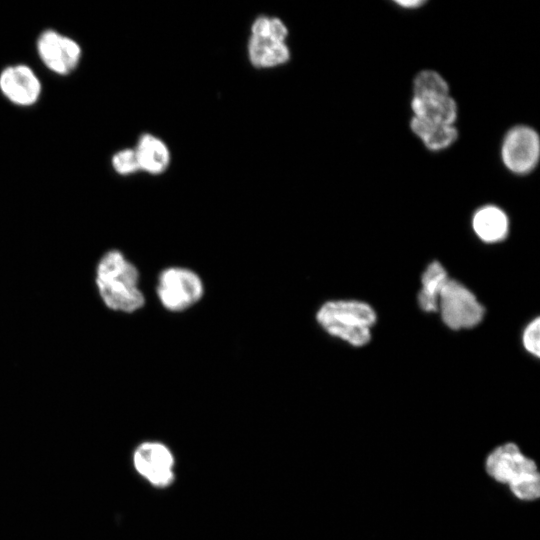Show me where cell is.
<instances>
[{
    "mask_svg": "<svg viewBox=\"0 0 540 540\" xmlns=\"http://www.w3.org/2000/svg\"><path fill=\"white\" fill-rule=\"evenodd\" d=\"M539 158L540 138L532 127L516 125L507 131L501 145V159L510 172L529 174L537 166Z\"/></svg>",
    "mask_w": 540,
    "mask_h": 540,
    "instance_id": "cell-6",
    "label": "cell"
},
{
    "mask_svg": "<svg viewBox=\"0 0 540 540\" xmlns=\"http://www.w3.org/2000/svg\"><path fill=\"white\" fill-rule=\"evenodd\" d=\"M522 344L525 350L535 357L540 355V319L536 317L524 328Z\"/></svg>",
    "mask_w": 540,
    "mask_h": 540,
    "instance_id": "cell-18",
    "label": "cell"
},
{
    "mask_svg": "<svg viewBox=\"0 0 540 540\" xmlns=\"http://www.w3.org/2000/svg\"><path fill=\"white\" fill-rule=\"evenodd\" d=\"M155 292L166 311L181 313L202 300L205 286L201 276L193 269L172 265L158 273Z\"/></svg>",
    "mask_w": 540,
    "mask_h": 540,
    "instance_id": "cell-4",
    "label": "cell"
},
{
    "mask_svg": "<svg viewBox=\"0 0 540 540\" xmlns=\"http://www.w3.org/2000/svg\"><path fill=\"white\" fill-rule=\"evenodd\" d=\"M449 279L448 273L438 261L430 262L421 275L418 304L424 312H437L439 294Z\"/></svg>",
    "mask_w": 540,
    "mask_h": 540,
    "instance_id": "cell-15",
    "label": "cell"
},
{
    "mask_svg": "<svg viewBox=\"0 0 540 540\" xmlns=\"http://www.w3.org/2000/svg\"><path fill=\"white\" fill-rule=\"evenodd\" d=\"M411 109L413 117L442 125H453L458 115L457 103L450 95L432 98L413 97Z\"/></svg>",
    "mask_w": 540,
    "mask_h": 540,
    "instance_id": "cell-11",
    "label": "cell"
},
{
    "mask_svg": "<svg viewBox=\"0 0 540 540\" xmlns=\"http://www.w3.org/2000/svg\"><path fill=\"white\" fill-rule=\"evenodd\" d=\"M376 321L372 306L356 299L328 300L316 311V322L327 334L354 347L370 342Z\"/></svg>",
    "mask_w": 540,
    "mask_h": 540,
    "instance_id": "cell-3",
    "label": "cell"
},
{
    "mask_svg": "<svg viewBox=\"0 0 540 540\" xmlns=\"http://www.w3.org/2000/svg\"><path fill=\"white\" fill-rule=\"evenodd\" d=\"M486 474L508 486L520 501L532 502L540 497V472L534 459L524 454L515 442L493 448L484 460Z\"/></svg>",
    "mask_w": 540,
    "mask_h": 540,
    "instance_id": "cell-2",
    "label": "cell"
},
{
    "mask_svg": "<svg viewBox=\"0 0 540 540\" xmlns=\"http://www.w3.org/2000/svg\"><path fill=\"white\" fill-rule=\"evenodd\" d=\"M472 228L481 241L489 244L498 243L508 236L509 219L501 208L485 205L473 214Z\"/></svg>",
    "mask_w": 540,
    "mask_h": 540,
    "instance_id": "cell-10",
    "label": "cell"
},
{
    "mask_svg": "<svg viewBox=\"0 0 540 540\" xmlns=\"http://www.w3.org/2000/svg\"><path fill=\"white\" fill-rule=\"evenodd\" d=\"M425 3L426 2L423 1V0L395 1V4H397V5L401 6V7L407 8V9L419 8Z\"/></svg>",
    "mask_w": 540,
    "mask_h": 540,
    "instance_id": "cell-19",
    "label": "cell"
},
{
    "mask_svg": "<svg viewBox=\"0 0 540 540\" xmlns=\"http://www.w3.org/2000/svg\"><path fill=\"white\" fill-rule=\"evenodd\" d=\"M133 466L151 485L164 488L174 480V456L163 443L146 441L133 452Z\"/></svg>",
    "mask_w": 540,
    "mask_h": 540,
    "instance_id": "cell-7",
    "label": "cell"
},
{
    "mask_svg": "<svg viewBox=\"0 0 540 540\" xmlns=\"http://www.w3.org/2000/svg\"><path fill=\"white\" fill-rule=\"evenodd\" d=\"M135 152L140 170L149 174H162L169 166L170 151L167 145L154 135L148 133L142 135Z\"/></svg>",
    "mask_w": 540,
    "mask_h": 540,
    "instance_id": "cell-12",
    "label": "cell"
},
{
    "mask_svg": "<svg viewBox=\"0 0 540 540\" xmlns=\"http://www.w3.org/2000/svg\"><path fill=\"white\" fill-rule=\"evenodd\" d=\"M95 285L102 302L112 311L130 314L146 303L138 268L118 249L101 256L95 269Z\"/></svg>",
    "mask_w": 540,
    "mask_h": 540,
    "instance_id": "cell-1",
    "label": "cell"
},
{
    "mask_svg": "<svg viewBox=\"0 0 540 540\" xmlns=\"http://www.w3.org/2000/svg\"><path fill=\"white\" fill-rule=\"evenodd\" d=\"M437 312L448 328L462 330L477 326L485 308L469 288L449 278L439 294Z\"/></svg>",
    "mask_w": 540,
    "mask_h": 540,
    "instance_id": "cell-5",
    "label": "cell"
},
{
    "mask_svg": "<svg viewBox=\"0 0 540 540\" xmlns=\"http://www.w3.org/2000/svg\"><path fill=\"white\" fill-rule=\"evenodd\" d=\"M410 129L428 150L434 152L450 147L458 138V130L454 125L430 123L413 116Z\"/></svg>",
    "mask_w": 540,
    "mask_h": 540,
    "instance_id": "cell-14",
    "label": "cell"
},
{
    "mask_svg": "<svg viewBox=\"0 0 540 540\" xmlns=\"http://www.w3.org/2000/svg\"><path fill=\"white\" fill-rule=\"evenodd\" d=\"M112 166L120 175H130L140 170L135 149H123L112 157Z\"/></svg>",
    "mask_w": 540,
    "mask_h": 540,
    "instance_id": "cell-17",
    "label": "cell"
},
{
    "mask_svg": "<svg viewBox=\"0 0 540 540\" xmlns=\"http://www.w3.org/2000/svg\"><path fill=\"white\" fill-rule=\"evenodd\" d=\"M37 52L43 64L59 75L71 73L81 58V47L72 38L55 30L43 31L37 39Z\"/></svg>",
    "mask_w": 540,
    "mask_h": 540,
    "instance_id": "cell-8",
    "label": "cell"
},
{
    "mask_svg": "<svg viewBox=\"0 0 540 540\" xmlns=\"http://www.w3.org/2000/svg\"><path fill=\"white\" fill-rule=\"evenodd\" d=\"M0 90L12 103L29 106L37 102L41 94V83L27 65L8 66L0 73Z\"/></svg>",
    "mask_w": 540,
    "mask_h": 540,
    "instance_id": "cell-9",
    "label": "cell"
},
{
    "mask_svg": "<svg viewBox=\"0 0 540 540\" xmlns=\"http://www.w3.org/2000/svg\"><path fill=\"white\" fill-rule=\"evenodd\" d=\"M247 51L251 64L258 68L276 67L290 59V50L286 43L269 38L251 36Z\"/></svg>",
    "mask_w": 540,
    "mask_h": 540,
    "instance_id": "cell-13",
    "label": "cell"
},
{
    "mask_svg": "<svg viewBox=\"0 0 540 540\" xmlns=\"http://www.w3.org/2000/svg\"><path fill=\"white\" fill-rule=\"evenodd\" d=\"M414 98L442 97L449 94L447 81L434 70L420 71L413 80Z\"/></svg>",
    "mask_w": 540,
    "mask_h": 540,
    "instance_id": "cell-16",
    "label": "cell"
}]
</instances>
